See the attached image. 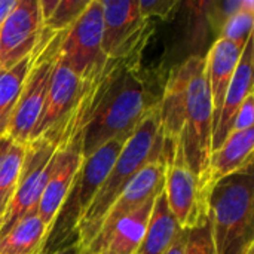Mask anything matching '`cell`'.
Wrapping results in <instances>:
<instances>
[{
  "mask_svg": "<svg viewBox=\"0 0 254 254\" xmlns=\"http://www.w3.org/2000/svg\"><path fill=\"white\" fill-rule=\"evenodd\" d=\"M7 141H9L7 137H0V155H1V152H3V149L6 147Z\"/></svg>",
  "mask_w": 254,
  "mask_h": 254,
  "instance_id": "4dcf8cb0",
  "label": "cell"
},
{
  "mask_svg": "<svg viewBox=\"0 0 254 254\" xmlns=\"http://www.w3.org/2000/svg\"><path fill=\"white\" fill-rule=\"evenodd\" d=\"M15 4L16 0H0V25L3 24V21L6 19V16L9 15Z\"/></svg>",
  "mask_w": 254,
  "mask_h": 254,
  "instance_id": "f546056e",
  "label": "cell"
},
{
  "mask_svg": "<svg viewBox=\"0 0 254 254\" xmlns=\"http://www.w3.org/2000/svg\"><path fill=\"white\" fill-rule=\"evenodd\" d=\"M46 254H80V249H79L76 241H71V243H68V244H65V246H63V247Z\"/></svg>",
  "mask_w": 254,
  "mask_h": 254,
  "instance_id": "f1b7e54d",
  "label": "cell"
},
{
  "mask_svg": "<svg viewBox=\"0 0 254 254\" xmlns=\"http://www.w3.org/2000/svg\"><path fill=\"white\" fill-rule=\"evenodd\" d=\"M243 49L244 48L223 37H219L210 48L205 58V73L213 106V132L217 127L225 94L228 91Z\"/></svg>",
  "mask_w": 254,
  "mask_h": 254,
  "instance_id": "2e32d148",
  "label": "cell"
},
{
  "mask_svg": "<svg viewBox=\"0 0 254 254\" xmlns=\"http://www.w3.org/2000/svg\"><path fill=\"white\" fill-rule=\"evenodd\" d=\"M83 161V156L79 150L74 149H65V155L57 171L52 174V177L48 180L42 196L37 204V214L40 216L42 222L46 225V228L51 231L58 211L70 190V186L73 183V179Z\"/></svg>",
  "mask_w": 254,
  "mask_h": 254,
  "instance_id": "ac0fdd59",
  "label": "cell"
},
{
  "mask_svg": "<svg viewBox=\"0 0 254 254\" xmlns=\"http://www.w3.org/2000/svg\"><path fill=\"white\" fill-rule=\"evenodd\" d=\"M183 229L168 208L164 190L155 199L144 238L135 254H165Z\"/></svg>",
  "mask_w": 254,
  "mask_h": 254,
  "instance_id": "d6986e66",
  "label": "cell"
},
{
  "mask_svg": "<svg viewBox=\"0 0 254 254\" xmlns=\"http://www.w3.org/2000/svg\"><path fill=\"white\" fill-rule=\"evenodd\" d=\"M40 254H42V253H40Z\"/></svg>",
  "mask_w": 254,
  "mask_h": 254,
  "instance_id": "836d02e7",
  "label": "cell"
},
{
  "mask_svg": "<svg viewBox=\"0 0 254 254\" xmlns=\"http://www.w3.org/2000/svg\"><path fill=\"white\" fill-rule=\"evenodd\" d=\"M253 54H254V34H252L241 52L237 68L225 94V100L222 104L220 116L217 121V127L213 132L211 150L216 152L228 135L232 131L234 119L246 98L253 94Z\"/></svg>",
  "mask_w": 254,
  "mask_h": 254,
  "instance_id": "5bb4252c",
  "label": "cell"
},
{
  "mask_svg": "<svg viewBox=\"0 0 254 254\" xmlns=\"http://www.w3.org/2000/svg\"><path fill=\"white\" fill-rule=\"evenodd\" d=\"M254 127L246 131H232L223 144L213 152L207 176V190L219 180L253 168Z\"/></svg>",
  "mask_w": 254,
  "mask_h": 254,
  "instance_id": "e0dca14e",
  "label": "cell"
},
{
  "mask_svg": "<svg viewBox=\"0 0 254 254\" xmlns=\"http://www.w3.org/2000/svg\"><path fill=\"white\" fill-rule=\"evenodd\" d=\"M103 6L101 0H91L74 24L60 40L57 55L83 79L106 57L101 52Z\"/></svg>",
  "mask_w": 254,
  "mask_h": 254,
  "instance_id": "30bf717a",
  "label": "cell"
},
{
  "mask_svg": "<svg viewBox=\"0 0 254 254\" xmlns=\"http://www.w3.org/2000/svg\"><path fill=\"white\" fill-rule=\"evenodd\" d=\"M170 149L171 144L165 143L161 134L159 112L155 109L124 144L110 173L101 183L91 205L79 222L74 232V240L80 249V253L94 240L103 217L129 182L137 176V173L156 159H167Z\"/></svg>",
  "mask_w": 254,
  "mask_h": 254,
  "instance_id": "7a4b0ae2",
  "label": "cell"
},
{
  "mask_svg": "<svg viewBox=\"0 0 254 254\" xmlns=\"http://www.w3.org/2000/svg\"><path fill=\"white\" fill-rule=\"evenodd\" d=\"M80 88L82 79L58 55H55V64L49 79L43 110L30 141L48 135L63 121H65L76 103Z\"/></svg>",
  "mask_w": 254,
  "mask_h": 254,
  "instance_id": "4fadbf2b",
  "label": "cell"
},
{
  "mask_svg": "<svg viewBox=\"0 0 254 254\" xmlns=\"http://www.w3.org/2000/svg\"><path fill=\"white\" fill-rule=\"evenodd\" d=\"M63 33L52 34L43 30L34 48V61L25 76L6 134L15 143L27 144L39 122Z\"/></svg>",
  "mask_w": 254,
  "mask_h": 254,
  "instance_id": "8992f818",
  "label": "cell"
},
{
  "mask_svg": "<svg viewBox=\"0 0 254 254\" xmlns=\"http://www.w3.org/2000/svg\"><path fill=\"white\" fill-rule=\"evenodd\" d=\"M65 149L51 138H36L25 144V155L18 179V185L0 223V235L13 228L24 216L37 210L42 192L63 162Z\"/></svg>",
  "mask_w": 254,
  "mask_h": 254,
  "instance_id": "52a82bcc",
  "label": "cell"
},
{
  "mask_svg": "<svg viewBox=\"0 0 254 254\" xmlns=\"http://www.w3.org/2000/svg\"><path fill=\"white\" fill-rule=\"evenodd\" d=\"M185 243H186V232L182 231L177 235V238L174 240V243L170 247V250L165 254H183V252H185Z\"/></svg>",
  "mask_w": 254,
  "mask_h": 254,
  "instance_id": "83f0119b",
  "label": "cell"
},
{
  "mask_svg": "<svg viewBox=\"0 0 254 254\" xmlns=\"http://www.w3.org/2000/svg\"><path fill=\"white\" fill-rule=\"evenodd\" d=\"M192 67H193V57L188 58L183 64L176 67L170 73L164 85L158 112H159V129L164 137V141L168 144H174L176 141H179L182 134L188 83L192 73Z\"/></svg>",
  "mask_w": 254,
  "mask_h": 254,
  "instance_id": "9a60e30c",
  "label": "cell"
},
{
  "mask_svg": "<svg viewBox=\"0 0 254 254\" xmlns=\"http://www.w3.org/2000/svg\"><path fill=\"white\" fill-rule=\"evenodd\" d=\"M36 52L9 68H0V137H6L9 122L18 101L25 76L34 61Z\"/></svg>",
  "mask_w": 254,
  "mask_h": 254,
  "instance_id": "44dd1931",
  "label": "cell"
},
{
  "mask_svg": "<svg viewBox=\"0 0 254 254\" xmlns=\"http://www.w3.org/2000/svg\"><path fill=\"white\" fill-rule=\"evenodd\" d=\"M185 232L186 243L183 254H216L208 220Z\"/></svg>",
  "mask_w": 254,
  "mask_h": 254,
  "instance_id": "d4e9b609",
  "label": "cell"
},
{
  "mask_svg": "<svg viewBox=\"0 0 254 254\" xmlns=\"http://www.w3.org/2000/svg\"><path fill=\"white\" fill-rule=\"evenodd\" d=\"M127 141L128 140L125 138H113L88 158H83L70 190L48 234L42 254L51 253L71 241H76L74 232L79 222L91 205L97 190L110 173Z\"/></svg>",
  "mask_w": 254,
  "mask_h": 254,
  "instance_id": "277c9868",
  "label": "cell"
},
{
  "mask_svg": "<svg viewBox=\"0 0 254 254\" xmlns=\"http://www.w3.org/2000/svg\"><path fill=\"white\" fill-rule=\"evenodd\" d=\"M0 68H1V67H0Z\"/></svg>",
  "mask_w": 254,
  "mask_h": 254,
  "instance_id": "d6a6232c",
  "label": "cell"
},
{
  "mask_svg": "<svg viewBox=\"0 0 254 254\" xmlns=\"http://www.w3.org/2000/svg\"><path fill=\"white\" fill-rule=\"evenodd\" d=\"M164 195L170 211L183 231L192 229L207 220V199L186 164L179 141L171 144L167 158Z\"/></svg>",
  "mask_w": 254,
  "mask_h": 254,
  "instance_id": "9c48e42d",
  "label": "cell"
},
{
  "mask_svg": "<svg viewBox=\"0 0 254 254\" xmlns=\"http://www.w3.org/2000/svg\"><path fill=\"white\" fill-rule=\"evenodd\" d=\"M42 31L39 0H16L0 25V67L9 68L28 57L39 43Z\"/></svg>",
  "mask_w": 254,
  "mask_h": 254,
  "instance_id": "8fae6325",
  "label": "cell"
},
{
  "mask_svg": "<svg viewBox=\"0 0 254 254\" xmlns=\"http://www.w3.org/2000/svg\"><path fill=\"white\" fill-rule=\"evenodd\" d=\"M101 52L106 58H124L143 54L153 24L146 19L135 1H103Z\"/></svg>",
  "mask_w": 254,
  "mask_h": 254,
  "instance_id": "ba28073f",
  "label": "cell"
},
{
  "mask_svg": "<svg viewBox=\"0 0 254 254\" xmlns=\"http://www.w3.org/2000/svg\"><path fill=\"white\" fill-rule=\"evenodd\" d=\"M253 25L254 3L252 0L241 1V4L225 19L220 37L244 48L249 37L253 34Z\"/></svg>",
  "mask_w": 254,
  "mask_h": 254,
  "instance_id": "cb8c5ba5",
  "label": "cell"
},
{
  "mask_svg": "<svg viewBox=\"0 0 254 254\" xmlns=\"http://www.w3.org/2000/svg\"><path fill=\"white\" fill-rule=\"evenodd\" d=\"M49 229L36 211L24 216L13 228L0 235V254H40Z\"/></svg>",
  "mask_w": 254,
  "mask_h": 254,
  "instance_id": "ffe728a7",
  "label": "cell"
},
{
  "mask_svg": "<svg viewBox=\"0 0 254 254\" xmlns=\"http://www.w3.org/2000/svg\"><path fill=\"white\" fill-rule=\"evenodd\" d=\"M165 167H167V159H156L137 173V176L129 182V185L118 196V199L113 202V205L103 217L98 232L88 247L101 241L122 217L137 211L144 204L155 201L162 193L164 183H165Z\"/></svg>",
  "mask_w": 254,
  "mask_h": 254,
  "instance_id": "7c38bea8",
  "label": "cell"
},
{
  "mask_svg": "<svg viewBox=\"0 0 254 254\" xmlns=\"http://www.w3.org/2000/svg\"><path fill=\"white\" fill-rule=\"evenodd\" d=\"M89 1L86 0H39L43 30L57 34L70 28Z\"/></svg>",
  "mask_w": 254,
  "mask_h": 254,
  "instance_id": "603a6c76",
  "label": "cell"
},
{
  "mask_svg": "<svg viewBox=\"0 0 254 254\" xmlns=\"http://www.w3.org/2000/svg\"><path fill=\"white\" fill-rule=\"evenodd\" d=\"M141 55L106 58L100 68L80 143L83 158L113 138L128 140L147 115L158 109L165 83L161 85L155 71L143 68Z\"/></svg>",
  "mask_w": 254,
  "mask_h": 254,
  "instance_id": "6da1fadb",
  "label": "cell"
},
{
  "mask_svg": "<svg viewBox=\"0 0 254 254\" xmlns=\"http://www.w3.org/2000/svg\"><path fill=\"white\" fill-rule=\"evenodd\" d=\"M247 254H254V247H252V249H250V250L247 252Z\"/></svg>",
  "mask_w": 254,
  "mask_h": 254,
  "instance_id": "1f68e13d",
  "label": "cell"
},
{
  "mask_svg": "<svg viewBox=\"0 0 254 254\" xmlns=\"http://www.w3.org/2000/svg\"><path fill=\"white\" fill-rule=\"evenodd\" d=\"M254 122V94H250L246 101L243 103V106L240 107V110L235 115L234 119V125H232V131H246L249 128H253ZM231 131V132H232Z\"/></svg>",
  "mask_w": 254,
  "mask_h": 254,
  "instance_id": "4316f807",
  "label": "cell"
},
{
  "mask_svg": "<svg viewBox=\"0 0 254 254\" xmlns=\"http://www.w3.org/2000/svg\"><path fill=\"white\" fill-rule=\"evenodd\" d=\"M177 1H171V0H144V1H138L140 6V12L146 19H153V18H161V19H167L170 18L173 9L177 6Z\"/></svg>",
  "mask_w": 254,
  "mask_h": 254,
  "instance_id": "484cf974",
  "label": "cell"
},
{
  "mask_svg": "<svg viewBox=\"0 0 254 254\" xmlns=\"http://www.w3.org/2000/svg\"><path fill=\"white\" fill-rule=\"evenodd\" d=\"M213 140V106L205 73V58L193 57V67L188 83L183 128L179 138L183 156L193 173L205 199L207 176Z\"/></svg>",
  "mask_w": 254,
  "mask_h": 254,
  "instance_id": "5b68a950",
  "label": "cell"
},
{
  "mask_svg": "<svg viewBox=\"0 0 254 254\" xmlns=\"http://www.w3.org/2000/svg\"><path fill=\"white\" fill-rule=\"evenodd\" d=\"M25 144L7 141L0 155V223L7 213L21 174Z\"/></svg>",
  "mask_w": 254,
  "mask_h": 254,
  "instance_id": "7402d4cb",
  "label": "cell"
},
{
  "mask_svg": "<svg viewBox=\"0 0 254 254\" xmlns=\"http://www.w3.org/2000/svg\"><path fill=\"white\" fill-rule=\"evenodd\" d=\"M253 168L214 183L205 214L216 254H247L254 247Z\"/></svg>",
  "mask_w": 254,
  "mask_h": 254,
  "instance_id": "3957f363",
  "label": "cell"
}]
</instances>
